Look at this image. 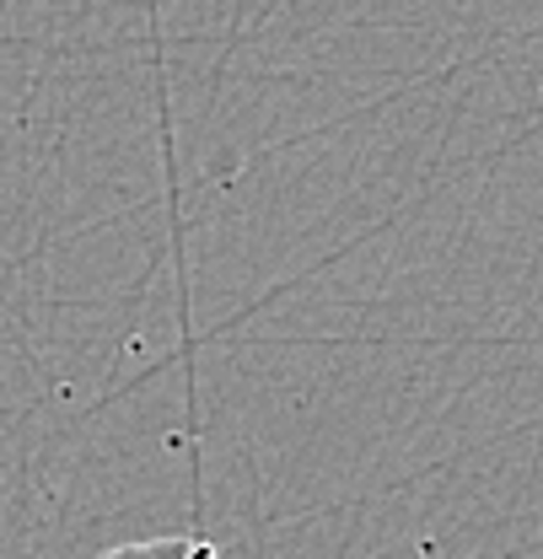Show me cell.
<instances>
[{
  "instance_id": "1",
  "label": "cell",
  "mask_w": 543,
  "mask_h": 559,
  "mask_svg": "<svg viewBox=\"0 0 543 559\" xmlns=\"http://www.w3.org/2000/svg\"><path fill=\"white\" fill-rule=\"evenodd\" d=\"M97 559H221V549L204 538H135V544H119Z\"/></svg>"
}]
</instances>
